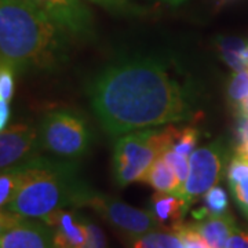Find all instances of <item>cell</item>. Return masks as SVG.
Instances as JSON below:
<instances>
[{
  "label": "cell",
  "instance_id": "obj_1",
  "mask_svg": "<svg viewBox=\"0 0 248 248\" xmlns=\"http://www.w3.org/2000/svg\"><path fill=\"white\" fill-rule=\"evenodd\" d=\"M87 94L110 135L187 122L197 115L192 91L152 58H131L108 66L90 81Z\"/></svg>",
  "mask_w": 248,
  "mask_h": 248
},
{
  "label": "cell",
  "instance_id": "obj_2",
  "mask_svg": "<svg viewBox=\"0 0 248 248\" xmlns=\"http://www.w3.org/2000/svg\"><path fill=\"white\" fill-rule=\"evenodd\" d=\"M71 37L31 0H0V57L16 73L60 68Z\"/></svg>",
  "mask_w": 248,
  "mask_h": 248
},
{
  "label": "cell",
  "instance_id": "obj_3",
  "mask_svg": "<svg viewBox=\"0 0 248 248\" xmlns=\"http://www.w3.org/2000/svg\"><path fill=\"white\" fill-rule=\"evenodd\" d=\"M21 186L6 207L10 211L43 219L66 207H83L91 189L78 178L71 160H51L37 156L19 166Z\"/></svg>",
  "mask_w": 248,
  "mask_h": 248
},
{
  "label": "cell",
  "instance_id": "obj_4",
  "mask_svg": "<svg viewBox=\"0 0 248 248\" xmlns=\"http://www.w3.org/2000/svg\"><path fill=\"white\" fill-rule=\"evenodd\" d=\"M179 127L140 130L120 137L113 152V177L119 186L141 182L153 161L172 149Z\"/></svg>",
  "mask_w": 248,
  "mask_h": 248
},
{
  "label": "cell",
  "instance_id": "obj_5",
  "mask_svg": "<svg viewBox=\"0 0 248 248\" xmlns=\"http://www.w3.org/2000/svg\"><path fill=\"white\" fill-rule=\"evenodd\" d=\"M40 149L63 160L81 157L90 148L91 134L86 120L69 110H53L39 127Z\"/></svg>",
  "mask_w": 248,
  "mask_h": 248
},
{
  "label": "cell",
  "instance_id": "obj_6",
  "mask_svg": "<svg viewBox=\"0 0 248 248\" xmlns=\"http://www.w3.org/2000/svg\"><path fill=\"white\" fill-rule=\"evenodd\" d=\"M83 207L95 211L115 231L133 241L148 232L160 229L159 222L149 210L134 208L116 197L95 193L93 190L84 199Z\"/></svg>",
  "mask_w": 248,
  "mask_h": 248
},
{
  "label": "cell",
  "instance_id": "obj_7",
  "mask_svg": "<svg viewBox=\"0 0 248 248\" xmlns=\"http://www.w3.org/2000/svg\"><path fill=\"white\" fill-rule=\"evenodd\" d=\"M226 149L219 141L197 148L189 156V175L181 196L190 207L207 190L215 186L226 166Z\"/></svg>",
  "mask_w": 248,
  "mask_h": 248
},
{
  "label": "cell",
  "instance_id": "obj_8",
  "mask_svg": "<svg viewBox=\"0 0 248 248\" xmlns=\"http://www.w3.org/2000/svg\"><path fill=\"white\" fill-rule=\"evenodd\" d=\"M36 218L1 210L0 248H54L53 232Z\"/></svg>",
  "mask_w": 248,
  "mask_h": 248
},
{
  "label": "cell",
  "instance_id": "obj_9",
  "mask_svg": "<svg viewBox=\"0 0 248 248\" xmlns=\"http://www.w3.org/2000/svg\"><path fill=\"white\" fill-rule=\"evenodd\" d=\"M39 131L28 124H11L0 134V169H16L37 157Z\"/></svg>",
  "mask_w": 248,
  "mask_h": 248
},
{
  "label": "cell",
  "instance_id": "obj_10",
  "mask_svg": "<svg viewBox=\"0 0 248 248\" xmlns=\"http://www.w3.org/2000/svg\"><path fill=\"white\" fill-rule=\"evenodd\" d=\"M72 37L89 39L94 33V19L81 0H31Z\"/></svg>",
  "mask_w": 248,
  "mask_h": 248
},
{
  "label": "cell",
  "instance_id": "obj_11",
  "mask_svg": "<svg viewBox=\"0 0 248 248\" xmlns=\"http://www.w3.org/2000/svg\"><path fill=\"white\" fill-rule=\"evenodd\" d=\"M42 221L53 232L54 248H80L87 240V221L76 211L58 210Z\"/></svg>",
  "mask_w": 248,
  "mask_h": 248
},
{
  "label": "cell",
  "instance_id": "obj_12",
  "mask_svg": "<svg viewBox=\"0 0 248 248\" xmlns=\"http://www.w3.org/2000/svg\"><path fill=\"white\" fill-rule=\"evenodd\" d=\"M149 211L159 222L160 229L177 231L184 223V218L189 211V205L182 197L172 193L156 192L152 196Z\"/></svg>",
  "mask_w": 248,
  "mask_h": 248
},
{
  "label": "cell",
  "instance_id": "obj_13",
  "mask_svg": "<svg viewBox=\"0 0 248 248\" xmlns=\"http://www.w3.org/2000/svg\"><path fill=\"white\" fill-rule=\"evenodd\" d=\"M189 225L202 236L208 248H225L232 233L237 229L234 218L229 213L218 217H207L200 221L189 222Z\"/></svg>",
  "mask_w": 248,
  "mask_h": 248
},
{
  "label": "cell",
  "instance_id": "obj_14",
  "mask_svg": "<svg viewBox=\"0 0 248 248\" xmlns=\"http://www.w3.org/2000/svg\"><path fill=\"white\" fill-rule=\"evenodd\" d=\"M141 182L152 186L156 192L172 193L175 196L179 193V182L177 175L163 156L153 161V164L146 171Z\"/></svg>",
  "mask_w": 248,
  "mask_h": 248
},
{
  "label": "cell",
  "instance_id": "obj_15",
  "mask_svg": "<svg viewBox=\"0 0 248 248\" xmlns=\"http://www.w3.org/2000/svg\"><path fill=\"white\" fill-rule=\"evenodd\" d=\"M229 210V202L226 192L221 186H213L203 195V205L192 211V217L196 221L204 219L207 217H218L225 215Z\"/></svg>",
  "mask_w": 248,
  "mask_h": 248
},
{
  "label": "cell",
  "instance_id": "obj_16",
  "mask_svg": "<svg viewBox=\"0 0 248 248\" xmlns=\"http://www.w3.org/2000/svg\"><path fill=\"white\" fill-rule=\"evenodd\" d=\"M133 248H184V241L178 232L156 229L138 237Z\"/></svg>",
  "mask_w": 248,
  "mask_h": 248
},
{
  "label": "cell",
  "instance_id": "obj_17",
  "mask_svg": "<svg viewBox=\"0 0 248 248\" xmlns=\"http://www.w3.org/2000/svg\"><path fill=\"white\" fill-rule=\"evenodd\" d=\"M246 42L239 37H218L217 48L222 60L226 62L234 72L247 71L246 63L241 58V51L246 47Z\"/></svg>",
  "mask_w": 248,
  "mask_h": 248
},
{
  "label": "cell",
  "instance_id": "obj_18",
  "mask_svg": "<svg viewBox=\"0 0 248 248\" xmlns=\"http://www.w3.org/2000/svg\"><path fill=\"white\" fill-rule=\"evenodd\" d=\"M22 172L19 167L1 171L0 177V205L1 208L7 207L11 200L16 197L18 189L21 186Z\"/></svg>",
  "mask_w": 248,
  "mask_h": 248
},
{
  "label": "cell",
  "instance_id": "obj_19",
  "mask_svg": "<svg viewBox=\"0 0 248 248\" xmlns=\"http://www.w3.org/2000/svg\"><path fill=\"white\" fill-rule=\"evenodd\" d=\"M246 97H248V71L234 72L228 83V99L237 107Z\"/></svg>",
  "mask_w": 248,
  "mask_h": 248
},
{
  "label": "cell",
  "instance_id": "obj_20",
  "mask_svg": "<svg viewBox=\"0 0 248 248\" xmlns=\"http://www.w3.org/2000/svg\"><path fill=\"white\" fill-rule=\"evenodd\" d=\"M199 141V131L195 127H184L179 128L177 134L175 142L172 145V151L189 157L195 152L196 145Z\"/></svg>",
  "mask_w": 248,
  "mask_h": 248
},
{
  "label": "cell",
  "instance_id": "obj_21",
  "mask_svg": "<svg viewBox=\"0 0 248 248\" xmlns=\"http://www.w3.org/2000/svg\"><path fill=\"white\" fill-rule=\"evenodd\" d=\"M163 157L166 159V161L170 164V167L174 170V172L177 175L178 182H179V193H178V197H179L186 179H187V175H189V160L186 156L178 153L177 151H172V149L166 152L163 155Z\"/></svg>",
  "mask_w": 248,
  "mask_h": 248
},
{
  "label": "cell",
  "instance_id": "obj_22",
  "mask_svg": "<svg viewBox=\"0 0 248 248\" xmlns=\"http://www.w3.org/2000/svg\"><path fill=\"white\" fill-rule=\"evenodd\" d=\"M16 71L7 65L1 63L0 69V99L9 102L14 95V79H16Z\"/></svg>",
  "mask_w": 248,
  "mask_h": 248
},
{
  "label": "cell",
  "instance_id": "obj_23",
  "mask_svg": "<svg viewBox=\"0 0 248 248\" xmlns=\"http://www.w3.org/2000/svg\"><path fill=\"white\" fill-rule=\"evenodd\" d=\"M226 178L229 186L248 179V159H243L240 156H234L228 164L226 169Z\"/></svg>",
  "mask_w": 248,
  "mask_h": 248
},
{
  "label": "cell",
  "instance_id": "obj_24",
  "mask_svg": "<svg viewBox=\"0 0 248 248\" xmlns=\"http://www.w3.org/2000/svg\"><path fill=\"white\" fill-rule=\"evenodd\" d=\"M175 232L179 233L184 241V248H208L202 236L189 223H182Z\"/></svg>",
  "mask_w": 248,
  "mask_h": 248
},
{
  "label": "cell",
  "instance_id": "obj_25",
  "mask_svg": "<svg viewBox=\"0 0 248 248\" xmlns=\"http://www.w3.org/2000/svg\"><path fill=\"white\" fill-rule=\"evenodd\" d=\"M87 231H89L87 240L80 248H108L107 237L99 226L87 221Z\"/></svg>",
  "mask_w": 248,
  "mask_h": 248
},
{
  "label": "cell",
  "instance_id": "obj_26",
  "mask_svg": "<svg viewBox=\"0 0 248 248\" xmlns=\"http://www.w3.org/2000/svg\"><path fill=\"white\" fill-rule=\"evenodd\" d=\"M231 190L236 203L239 204L241 211L248 218V179L231 185Z\"/></svg>",
  "mask_w": 248,
  "mask_h": 248
},
{
  "label": "cell",
  "instance_id": "obj_27",
  "mask_svg": "<svg viewBox=\"0 0 248 248\" xmlns=\"http://www.w3.org/2000/svg\"><path fill=\"white\" fill-rule=\"evenodd\" d=\"M94 4H98L104 9L113 11V13H130L131 11V6L127 4L125 0H89Z\"/></svg>",
  "mask_w": 248,
  "mask_h": 248
},
{
  "label": "cell",
  "instance_id": "obj_28",
  "mask_svg": "<svg viewBox=\"0 0 248 248\" xmlns=\"http://www.w3.org/2000/svg\"><path fill=\"white\" fill-rule=\"evenodd\" d=\"M225 248H248V233L236 229L232 233Z\"/></svg>",
  "mask_w": 248,
  "mask_h": 248
},
{
  "label": "cell",
  "instance_id": "obj_29",
  "mask_svg": "<svg viewBox=\"0 0 248 248\" xmlns=\"http://www.w3.org/2000/svg\"><path fill=\"white\" fill-rule=\"evenodd\" d=\"M236 141L237 143L248 142V117L240 116L237 125H236Z\"/></svg>",
  "mask_w": 248,
  "mask_h": 248
},
{
  "label": "cell",
  "instance_id": "obj_30",
  "mask_svg": "<svg viewBox=\"0 0 248 248\" xmlns=\"http://www.w3.org/2000/svg\"><path fill=\"white\" fill-rule=\"evenodd\" d=\"M10 119V107L9 102L0 99V128L4 130L9 124Z\"/></svg>",
  "mask_w": 248,
  "mask_h": 248
},
{
  "label": "cell",
  "instance_id": "obj_31",
  "mask_svg": "<svg viewBox=\"0 0 248 248\" xmlns=\"http://www.w3.org/2000/svg\"><path fill=\"white\" fill-rule=\"evenodd\" d=\"M234 152H236V156H240L243 159H248V142L237 143L234 148Z\"/></svg>",
  "mask_w": 248,
  "mask_h": 248
},
{
  "label": "cell",
  "instance_id": "obj_32",
  "mask_svg": "<svg viewBox=\"0 0 248 248\" xmlns=\"http://www.w3.org/2000/svg\"><path fill=\"white\" fill-rule=\"evenodd\" d=\"M236 110L239 116H247L248 117V97H246L243 101H240L239 105L236 107Z\"/></svg>",
  "mask_w": 248,
  "mask_h": 248
},
{
  "label": "cell",
  "instance_id": "obj_33",
  "mask_svg": "<svg viewBox=\"0 0 248 248\" xmlns=\"http://www.w3.org/2000/svg\"><path fill=\"white\" fill-rule=\"evenodd\" d=\"M164 1H167V3L172 4V6H177V4H181V3L185 1V0H164Z\"/></svg>",
  "mask_w": 248,
  "mask_h": 248
}]
</instances>
